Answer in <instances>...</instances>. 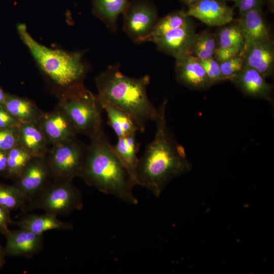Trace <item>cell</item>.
<instances>
[{"label": "cell", "mask_w": 274, "mask_h": 274, "mask_svg": "<svg viewBox=\"0 0 274 274\" xmlns=\"http://www.w3.org/2000/svg\"><path fill=\"white\" fill-rule=\"evenodd\" d=\"M217 44L218 47H234L242 51L245 41L237 23L224 27L219 32Z\"/></svg>", "instance_id": "cell-28"}, {"label": "cell", "mask_w": 274, "mask_h": 274, "mask_svg": "<svg viewBox=\"0 0 274 274\" xmlns=\"http://www.w3.org/2000/svg\"><path fill=\"white\" fill-rule=\"evenodd\" d=\"M196 33L191 22L154 39L157 48L175 59L191 54Z\"/></svg>", "instance_id": "cell-11"}, {"label": "cell", "mask_w": 274, "mask_h": 274, "mask_svg": "<svg viewBox=\"0 0 274 274\" xmlns=\"http://www.w3.org/2000/svg\"><path fill=\"white\" fill-rule=\"evenodd\" d=\"M3 105L20 123H37L43 112L32 100L9 93H6Z\"/></svg>", "instance_id": "cell-20"}, {"label": "cell", "mask_w": 274, "mask_h": 274, "mask_svg": "<svg viewBox=\"0 0 274 274\" xmlns=\"http://www.w3.org/2000/svg\"><path fill=\"white\" fill-rule=\"evenodd\" d=\"M217 40L215 36L207 31L196 34L191 54L199 60L213 57L217 47Z\"/></svg>", "instance_id": "cell-26"}, {"label": "cell", "mask_w": 274, "mask_h": 274, "mask_svg": "<svg viewBox=\"0 0 274 274\" xmlns=\"http://www.w3.org/2000/svg\"><path fill=\"white\" fill-rule=\"evenodd\" d=\"M33 157H46L50 146L37 123H21L19 126L18 143Z\"/></svg>", "instance_id": "cell-18"}, {"label": "cell", "mask_w": 274, "mask_h": 274, "mask_svg": "<svg viewBox=\"0 0 274 274\" xmlns=\"http://www.w3.org/2000/svg\"><path fill=\"white\" fill-rule=\"evenodd\" d=\"M19 126L0 129V150L9 151L18 143Z\"/></svg>", "instance_id": "cell-30"}, {"label": "cell", "mask_w": 274, "mask_h": 274, "mask_svg": "<svg viewBox=\"0 0 274 274\" xmlns=\"http://www.w3.org/2000/svg\"><path fill=\"white\" fill-rule=\"evenodd\" d=\"M221 1H224V2H226V1H234V0H221Z\"/></svg>", "instance_id": "cell-42"}, {"label": "cell", "mask_w": 274, "mask_h": 274, "mask_svg": "<svg viewBox=\"0 0 274 274\" xmlns=\"http://www.w3.org/2000/svg\"><path fill=\"white\" fill-rule=\"evenodd\" d=\"M87 148L77 138L50 146L45 158L54 178L73 181L79 177Z\"/></svg>", "instance_id": "cell-7"}, {"label": "cell", "mask_w": 274, "mask_h": 274, "mask_svg": "<svg viewBox=\"0 0 274 274\" xmlns=\"http://www.w3.org/2000/svg\"><path fill=\"white\" fill-rule=\"evenodd\" d=\"M183 3H184L185 4L188 5V6H190L191 5H192L199 1L201 0H182Z\"/></svg>", "instance_id": "cell-38"}, {"label": "cell", "mask_w": 274, "mask_h": 274, "mask_svg": "<svg viewBox=\"0 0 274 274\" xmlns=\"http://www.w3.org/2000/svg\"><path fill=\"white\" fill-rule=\"evenodd\" d=\"M237 23L245 41L243 49L272 39L261 8L252 9L241 14Z\"/></svg>", "instance_id": "cell-15"}, {"label": "cell", "mask_w": 274, "mask_h": 274, "mask_svg": "<svg viewBox=\"0 0 274 274\" xmlns=\"http://www.w3.org/2000/svg\"><path fill=\"white\" fill-rule=\"evenodd\" d=\"M20 122L12 116L5 108L0 105V129L10 128L19 126Z\"/></svg>", "instance_id": "cell-33"}, {"label": "cell", "mask_w": 274, "mask_h": 274, "mask_svg": "<svg viewBox=\"0 0 274 274\" xmlns=\"http://www.w3.org/2000/svg\"><path fill=\"white\" fill-rule=\"evenodd\" d=\"M136 132L118 138L117 142L112 145L113 150L132 177L135 183V172L139 160L137 154L139 149Z\"/></svg>", "instance_id": "cell-22"}, {"label": "cell", "mask_w": 274, "mask_h": 274, "mask_svg": "<svg viewBox=\"0 0 274 274\" xmlns=\"http://www.w3.org/2000/svg\"><path fill=\"white\" fill-rule=\"evenodd\" d=\"M130 0H92L93 14L113 32L117 30V20Z\"/></svg>", "instance_id": "cell-21"}, {"label": "cell", "mask_w": 274, "mask_h": 274, "mask_svg": "<svg viewBox=\"0 0 274 274\" xmlns=\"http://www.w3.org/2000/svg\"><path fill=\"white\" fill-rule=\"evenodd\" d=\"M120 64L109 65L95 78L98 101H107L125 112L138 131L143 132L150 121H155L159 114L149 100L147 88L150 78L145 75L131 78L120 71Z\"/></svg>", "instance_id": "cell-3"}, {"label": "cell", "mask_w": 274, "mask_h": 274, "mask_svg": "<svg viewBox=\"0 0 274 274\" xmlns=\"http://www.w3.org/2000/svg\"><path fill=\"white\" fill-rule=\"evenodd\" d=\"M245 65L251 67L264 78L273 73L274 45L272 39L250 45L242 51Z\"/></svg>", "instance_id": "cell-16"}, {"label": "cell", "mask_w": 274, "mask_h": 274, "mask_svg": "<svg viewBox=\"0 0 274 274\" xmlns=\"http://www.w3.org/2000/svg\"><path fill=\"white\" fill-rule=\"evenodd\" d=\"M177 80L183 85L194 89H206L212 85L200 60L192 54L176 59Z\"/></svg>", "instance_id": "cell-14"}, {"label": "cell", "mask_w": 274, "mask_h": 274, "mask_svg": "<svg viewBox=\"0 0 274 274\" xmlns=\"http://www.w3.org/2000/svg\"><path fill=\"white\" fill-rule=\"evenodd\" d=\"M26 204V200L14 185L0 183V206L10 212L18 210L22 212Z\"/></svg>", "instance_id": "cell-27"}, {"label": "cell", "mask_w": 274, "mask_h": 274, "mask_svg": "<svg viewBox=\"0 0 274 274\" xmlns=\"http://www.w3.org/2000/svg\"><path fill=\"white\" fill-rule=\"evenodd\" d=\"M219 64L224 81H230L242 71L245 65L244 58L241 54Z\"/></svg>", "instance_id": "cell-29"}, {"label": "cell", "mask_w": 274, "mask_h": 274, "mask_svg": "<svg viewBox=\"0 0 274 274\" xmlns=\"http://www.w3.org/2000/svg\"><path fill=\"white\" fill-rule=\"evenodd\" d=\"M245 94L267 100L271 99L272 86L255 70L244 65L242 71L230 80Z\"/></svg>", "instance_id": "cell-17"}, {"label": "cell", "mask_w": 274, "mask_h": 274, "mask_svg": "<svg viewBox=\"0 0 274 274\" xmlns=\"http://www.w3.org/2000/svg\"><path fill=\"white\" fill-rule=\"evenodd\" d=\"M186 12L189 17L210 26L225 25L233 18V9L221 0H201L189 6Z\"/></svg>", "instance_id": "cell-12"}, {"label": "cell", "mask_w": 274, "mask_h": 274, "mask_svg": "<svg viewBox=\"0 0 274 274\" xmlns=\"http://www.w3.org/2000/svg\"><path fill=\"white\" fill-rule=\"evenodd\" d=\"M242 50L236 48H223L217 46L213 57L220 63L240 54Z\"/></svg>", "instance_id": "cell-32"}, {"label": "cell", "mask_w": 274, "mask_h": 274, "mask_svg": "<svg viewBox=\"0 0 274 274\" xmlns=\"http://www.w3.org/2000/svg\"><path fill=\"white\" fill-rule=\"evenodd\" d=\"M268 4V6L271 12L274 10V0H265Z\"/></svg>", "instance_id": "cell-39"}, {"label": "cell", "mask_w": 274, "mask_h": 274, "mask_svg": "<svg viewBox=\"0 0 274 274\" xmlns=\"http://www.w3.org/2000/svg\"><path fill=\"white\" fill-rule=\"evenodd\" d=\"M53 179L46 158L34 157L13 185L19 190L27 203L37 197Z\"/></svg>", "instance_id": "cell-9"}, {"label": "cell", "mask_w": 274, "mask_h": 274, "mask_svg": "<svg viewBox=\"0 0 274 274\" xmlns=\"http://www.w3.org/2000/svg\"><path fill=\"white\" fill-rule=\"evenodd\" d=\"M265 0H234V6L240 15L249 10L261 8Z\"/></svg>", "instance_id": "cell-34"}, {"label": "cell", "mask_w": 274, "mask_h": 274, "mask_svg": "<svg viewBox=\"0 0 274 274\" xmlns=\"http://www.w3.org/2000/svg\"><path fill=\"white\" fill-rule=\"evenodd\" d=\"M123 29L139 44L149 41L158 20L157 11L150 0H130L123 13Z\"/></svg>", "instance_id": "cell-8"}, {"label": "cell", "mask_w": 274, "mask_h": 274, "mask_svg": "<svg viewBox=\"0 0 274 274\" xmlns=\"http://www.w3.org/2000/svg\"><path fill=\"white\" fill-rule=\"evenodd\" d=\"M17 30L40 70L56 86V93L83 83L86 68L80 52L52 49L41 44L30 35L23 23L18 24Z\"/></svg>", "instance_id": "cell-4"}, {"label": "cell", "mask_w": 274, "mask_h": 274, "mask_svg": "<svg viewBox=\"0 0 274 274\" xmlns=\"http://www.w3.org/2000/svg\"><path fill=\"white\" fill-rule=\"evenodd\" d=\"M8 151L0 150V174L3 176L7 169Z\"/></svg>", "instance_id": "cell-36"}, {"label": "cell", "mask_w": 274, "mask_h": 274, "mask_svg": "<svg viewBox=\"0 0 274 274\" xmlns=\"http://www.w3.org/2000/svg\"><path fill=\"white\" fill-rule=\"evenodd\" d=\"M5 263V261L2 260L1 258H0V269H2Z\"/></svg>", "instance_id": "cell-41"}, {"label": "cell", "mask_w": 274, "mask_h": 274, "mask_svg": "<svg viewBox=\"0 0 274 274\" xmlns=\"http://www.w3.org/2000/svg\"><path fill=\"white\" fill-rule=\"evenodd\" d=\"M60 106L68 116L78 134L91 139L102 128L101 110L96 96L83 83L56 93Z\"/></svg>", "instance_id": "cell-5"}, {"label": "cell", "mask_w": 274, "mask_h": 274, "mask_svg": "<svg viewBox=\"0 0 274 274\" xmlns=\"http://www.w3.org/2000/svg\"><path fill=\"white\" fill-rule=\"evenodd\" d=\"M33 157L28 151L17 144L8 151L7 169L4 176L15 180Z\"/></svg>", "instance_id": "cell-24"}, {"label": "cell", "mask_w": 274, "mask_h": 274, "mask_svg": "<svg viewBox=\"0 0 274 274\" xmlns=\"http://www.w3.org/2000/svg\"><path fill=\"white\" fill-rule=\"evenodd\" d=\"M5 254L4 251V249L2 247V246L0 244V258L5 261Z\"/></svg>", "instance_id": "cell-40"}, {"label": "cell", "mask_w": 274, "mask_h": 274, "mask_svg": "<svg viewBox=\"0 0 274 274\" xmlns=\"http://www.w3.org/2000/svg\"><path fill=\"white\" fill-rule=\"evenodd\" d=\"M7 92H5L0 86V105L3 104L6 97Z\"/></svg>", "instance_id": "cell-37"}, {"label": "cell", "mask_w": 274, "mask_h": 274, "mask_svg": "<svg viewBox=\"0 0 274 274\" xmlns=\"http://www.w3.org/2000/svg\"><path fill=\"white\" fill-rule=\"evenodd\" d=\"M98 102L102 109L106 111L108 124L118 138L138 131L131 118L123 110L107 101Z\"/></svg>", "instance_id": "cell-23"}, {"label": "cell", "mask_w": 274, "mask_h": 274, "mask_svg": "<svg viewBox=\"0 0 274 274\" xmlns=\"http://www.w3.org/2000/svg\"><path fill=\"white\" fill-rule=\"evenodd\" d=\"M13 223L10 212L0 206V233L6 236L10 230L9 226Z\"/></svg>", "instance_id": "cell-35"}, {"label": "cell", "mask_w": 274, "mask_h": 274, "mask_svg": "<svg viewBox=\"0 0 274 274\" xmlns=\"http://www.w3.org/2000/svg\"><path fill=\"white\" fill-rule=\"evenodd\" d=\"M189 17L186 11L178 10L159 19L150 36L148 42H151L154 39L169 30L187 24L190 21Z\"/></svg>", "instance_id": "cell-25"}, {"label": "cell", "mask_w": 274, "mask_h": 274, "mask_svg": "<svg viewBox=\"0 0 274 274\" xmlns=\"http://www.w3.org/2000/svg\"><path fill=\"white\" fill-rule=\"evenodd\" d=\"M166 103L165 99L159 108V114L154 121L155 136L139 158L135 176L136 185L147 189L156 197L173 178L191 169L184 148L175 140L167 126Z\"/></svg>", "instance_id": "cell-1"}, {"label": "cell", "mask_w": 274, "mask_h": 274, "mask_svg": "<svg viewBox=\"0 0 274 274\" xmlns=\"http://www.w3.org/2000/svg\"><path fill=\"white\" fill-rule=\"evenodd\" d=\"M90 140L79 177L102 193L138 204L133 193L135 182L113 150L103 128Z\"/></svg>", "instance_id": "cell-2"}, {"label": "cell", "mask_w": 274, "mask_h": 274, "mask_svg": "<svg viewBox=\"0 0 274 274\" xmlns=\"http://www.w3.org/2000/svg\"><path fill=\"white\" fill-rule=\"evenodd\" d=\"M212 85L223 81L219 63L214 57L200 60Z\"/></svg>", "instance_id": "cell-31"}, {"label": "cell", "mask_w": 274, "mask_h": 274, "mask_svg": "<svg viewBox=\"0 0 274 274\" xmlns=\"http://www.w3.org/2000/svg\"><path fill=\"white\" fill-rule=\"evenodd\" d=\"M6 256L31 258L43 250V234H37L25 229L10 230L5 236Z\"/></svg>", "instance_id": "cell-13"}, {"label": "cell", "mask_w": 274, "mask_h": 274, "mask_svg": "<svg viewBox=\"0 0 274 274\" xmlns=\"http://www.w3.org/2000/svg\"><path fill=\"white\" fill-rule=\"evenodd\" d=\"M13 224L37 234H43L44 232L52 230L69 231L74 228L72 223L62 222L56 216L48 213L41 215H27L13 222Z\"/></svg>", "instance_id": "cell-19"}, {"label": "cell", "mask_w": 274, "mask_h": 274, "mask_svg": "<svg viewBox=\"0 0 274 274\" xmlns=\"http://www.w3.org/2000/svg\"><path fill=\"white\" fill-rule=\"evenodd\" d=\"M38 124L50 146L77 138L78 133L64 110L58 105L43 112Z\"/></svg>", "instance_id": "cell-10"}, {"label": "cell", "mask_w": 274, "mask_h": 274, "mask_svg": "<svg viewBox=\"0 0 274 274\" xmlns=\"http://www.w3.org/2000/svg\"><path fill=\"white\" fill-rule=\"evenodd\" d=\"M83 206L81 192L72 180L54 178L37 197L26 203L22 213L40 209L57 216L80 210Z\"/></svg>", "instance_id": "cell-6"}]
</instances>
